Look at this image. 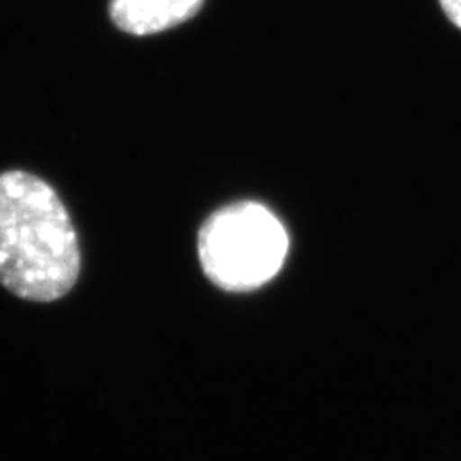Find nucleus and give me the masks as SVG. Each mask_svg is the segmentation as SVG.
Segmentation results:
<instances>
[{"mask_svg": "<svg viewBox=\"0 0 461 461\" xmlns=\"http://www.w3.org/2000/svg\"><path fill=\"white\" fill-rule=\"evenodd\" d=\"M81 276V247L62 196L25 169L0 173V285L35 304L66 298Z\"/></svg>", "mask_w": 461, "mask_h": 461, "instance_id": "nucleus-1", "label": "nucleus"}, {"mask_svg": "<svg viewBox=\"0 0 461 461\" xmlns=\"http://www.w3.org/2000/svg\"><path fill=\"white\" fill-rule=\"evenodd\" d=\"M286 252V229L256 202L215 212L198 235L202 269L225 291L244 293L266 285L281 271Z\"/></svg>", "mask_w": 461, "mask_h": 461, "instance_id": "nucleus-2", "label": "nucleus"}, {"mask_svg": "<svg viewBox=\"0 0 461 461\" xmlns=\"http://www.w3.org/2000/svg\"><path fill=\"white\" fill-rule=\"evenodd\" d=\"M204 0H112L110 18L129 35L167 32L196 16Z\"/></svg>", "mask_w": 461, "mask_h": 461, "instance_id": "nucleus-3", "label": "nucleus"}, {"mask_svg": "<svg viewBox=\"0 0 461 461\" xmlns=\"http://www.w3.org/2000/svg\"><path fill=\"white\" fill-rule=\"evenodd\" d=\"M440 6L446 14V18L461 29V0H440Z\"/></svg>", "mask_w": 461, "mask_h": 461, "instance_id": "nucleus-4", "label": "nucleus"}]
</instances>
